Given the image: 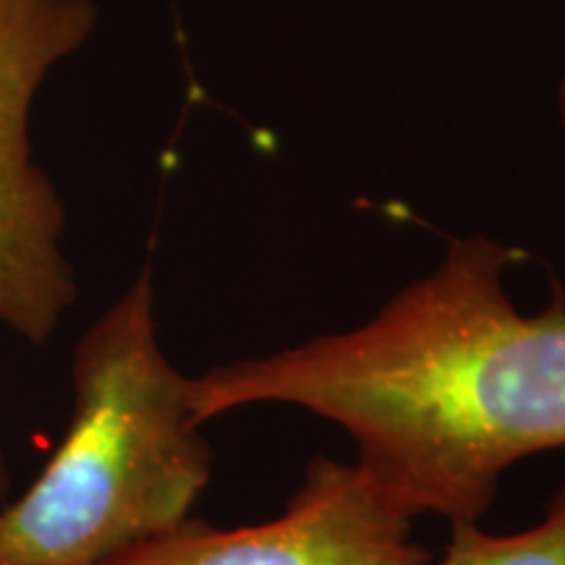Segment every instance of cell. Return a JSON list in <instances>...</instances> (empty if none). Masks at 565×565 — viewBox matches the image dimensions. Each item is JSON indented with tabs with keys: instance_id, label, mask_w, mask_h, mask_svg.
Here are the masks:
<instances>
[{
	"instance_id": "cell-3",
	"label": "cell",
	"mask_w": 565,
	"mask_h": 565,
	"mask_svg": "<svg viewBox=\"0 0 565 565\" xmlns=\"http://www.w3.org/2000/svg\"><path fill=\"white\" fill-rule=\"evenodd\" d=\"M92 26L89 0H0V324L30 343H45L76 299L63 204L32 154V108Z\"/></svg>"
},
{
	"instance_id": "cell-5",
	"label": "cell",
	"mask_w": 565,
	"mask_h": 565,
	"mask_svg": "<svg viewBox=\"0 0 565 565\" xmlns=\"http://www.w3.org/2000/svg\"><path fill=\"white\" fill-rule=\"evenodd\" d=\"M435 565H565V479L540 524L515 534H487L477 524H458Z\"/></svg>"
},
{
	"instance_id": "cell-6",
	"label": "cell",
	"mask_w": 565,
	"mask_h": 565,
	"mask_svg": "<svg viewBox=\"0 0 565 565\" xmlns=\"http://www.w3.org/2000/svg\"><path fill=\"white\" fill-rule=\"evenodd\" d=\"M561 116H563V126H565V76H563V84H561Z\"/></svg>"
},
{
	"instance_id": "cell-2",
	"label": "cell",
	"mask_w": 565,
	"mask_h": 565,
	"mask_svg": "<svg viewBox=\"0 0 565 565\" xmlns=\"http://www.w3.org/2000/svg\"><path fill=\"white\" fill-rule=\"evenodd\" d=\"M200 427L145 270L76 345L66 437L0 511V565H105L179 526L212 477Z\"/></svg>"
},
{
	"instance_id": "cell-4",
	"label": "cell",
	"mask_w": 565,
	"mask_h": 565,
	"mask_svg": "<svg viewBox=\"0 0 565 565\" xmlns=\"http://www.w3.org/2000/svg\"><path fill=\"white\" fill-rule=\"evenodd\" d=\"M412 524L362 463L317 456L278 519L221 529L189 515L105 565H429Z\"/></svg>"
},
{
	"instance_id": "cell-1",
	"label": "cell",
	"mask_w": 565,
	"mask_h": 565,
	"mask_svg": "<svg viewBox=\"0 0 565 565\" xmlns=\"http://www.w3.org/2000/svg\"><path fill=\"white\" fill-rule=\"evenodd\" d=\"M515 259L492 238L454 242L359 328L189 377L196 422L301 408L341 427L414 519L477 524L511 466L565 448V286L521 312L505 291Z\"/></svg>"
}]
</instances>
